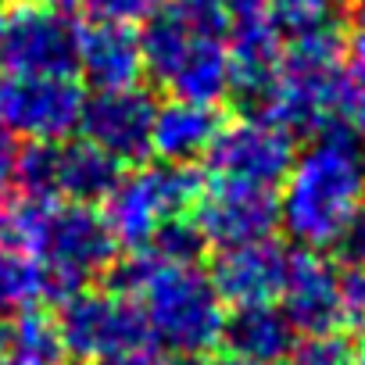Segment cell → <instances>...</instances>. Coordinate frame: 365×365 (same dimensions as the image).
<instances>
[{"mask_svg":"<svg viewBox=\"0 0 365 365\" xmlns=\"http://www.w3.org/2000/svg\"><path fill=\"white\" fill-rule=\"evenodd\" d=\"M361 205L365 150L347 122H333L294 158L279 194V222L301 247L326 251L361 215Z\"/></svg>","mask_w":365,"mask_h":365,"instance_id":"6da1fadb","label":"cell"},{"mask_svg":"<svg viewBox=\"0 0 365 365\" xmlns=\"http://www.w3.org/2000/svg\"><path fill=\"white\" fill-rule=\"evenodd\" d=\"M111 290L133 297L147 319L150 340L175 358H205L222 340V297L197 262H168L150 247L108 269Z\"/></svg>","mask_w":365,"mask_h":365,"instance_id":"7a4b0ae2","label":"cell"},{"mask_svg":"<svg viewBox=\"0 0 365 365\" xmlns=\"http://www.w3.org/2000/svg\"><path fill=\"white\" fill-rule=\"evenodd\" d=\"M351 83L354 76L347 68V40L336 26L287 40L276 90L258 118L287 129L290 136L322 133L333 122H344Z\"/></svg>","mask_w":365,"mask_h":365,"instance_id":"3957f363","label":"cell"},{"mask_svg":"<svg viewBox=\"0 0 365 365\" xmlns=\"http://www.w3.org/2000/svg\"><path fill=\"white\" fill-rule=\"evenodd\" d=\"M115 237L93 205L72 201H33L22 251L40 265L43 297L58 304L86 290L97 276L115 265Z\"/></svg>","mask_w":365,"mask_h":365,"instance_id":"277c9868","label":"cell"},{"mask_svg":"<svg viewBox=\"0 0 365 365\" xmlns=\"http://www.w3.org/2000/svg\"><path fill=\"white\" fill-rule=\"evenodd\" d=\"M208 179L194 165H154L140 168L133 175H122L115 190L101 201L104 222L115 237V244H125L133 251L147 247L154 233L168 219L194 215Z\"/></svg>","mask_w":365,"mask_h":365,"instance_id":"5b68a950","label":"cell"},{"mask_svg":"<svg viewBox=\"0 0 365 365\" xmlns=\"http://www.w3.org/2000/svg\"><path fill=\"white\" fill-rule=\"evenodd\" d=\"M54 322L65 354L79 361H101L154 344L140 304L111 287H86L65 297Z\"/></svg>","mask_w":365,"mask_h":365,"instance_id":"8992f818","label":"cell"},{"mask_svg":"<svg viewBox=\"0 0 365 365\" xmlns=\"http://www.w3.org/2000/svg\"><path fill=\"white\" fill-rule=\"evenodd\" d=\"M86 97L72 76L0 79V125L29 143H61L83 122Z\"/></svg>","mask_w":365,"mask_h":365,"instance_id":"52a82bcc","label":"cell"},{"mask_svg":"<svg viewBox=\"0 0 365 365\" xmlns=\"http://www.w3.org/2000/svg\"><path fill=\"white\" fill-rule=\"evenodd\" d=\"M208 158V172L219 182H244V187L276 190L294 165V136L265 118H237L226 122L215 136Z\"/></svg>","mask_w":365,"mask_h":365,"instance_id":"ba28073f","label":"cell"},{"mask_svg":"<svg viewBox=\"0 0 365 365\" xmlns=\"http://www.w3.org/2000/svg\"><path fill=\"white\" fill-rule=\"evenodd\" d=\"M79 29L68 11L22 0L4 11V65L11 76H76Z\"/></svg>","mask_w":365,"mask_h":365,"instance_id":"9c48e42d","label":"cell"},{"mask_svg":"<svg viewBox=\"0 0 365 365\" xmlns=\"http://www.w3.org/2000/svg\"><path fill=\"white\" fill-rule=\"evenodd\" d=\"M194 222L205 244H219V247L269 240L272 230L279 226V197L276 190L265 187L212 179L194 208Z\"/></svg>","mask_w":365,"mask_h":365,"instance_id":"30bf717a","label":"cell"},{"mask_svg":"<svg viewBox=\"0 0 365 365\" xmlns=\"http://www.w3.org/2000/svg\"><path fill=\"white\" fill-rule=\"evenodd\" d=\"M154 97L140 86L104 90L83 108V140L111 154L118 165H140L150 158V129H154Z\"/></svg>","mask_w":365,"mask_h":365,"instance_id":"8fae6325","label":"cell"},{"mask_svg":"<svg viewBox=\"0 0 365 365\" xmlns=\"http://www.w3.org/2000/svg\"><path fill=\"white\" fill-rule=\"evenodd\" d=\"M283 312L290 326L304 336L336 333L340 326V269L312 247H301L287 262L283 279Z\"/></svg>","mask_w":365,"mask_h":365,"instance_id":"7c38bea8","label":"cell"},{"mask_svg":"<svg viewBox=\"0 0 365 365\" xmlns=\"http://www.w3.org/2000/svg\"><path fill=\"white\" fill-rule=\"evenodd\" d=\"M287 262L290 251L283 244L255 240V244H237V247H219L212 262V287L222 297V304L244 308V304H269L279 297L283 279H287Z\"/></svg>","mask_w":365,"mask_h":365,"instance_id":"4fadbf2b","label":"cell"},{"mask_svg":"<svg viewBox=\"0 0 365 365\" xmlns=\"http://www.w3.org/2000/svg\"><path fill=\"white\" fill-rule=\"evenodd\" d=\"M76 72L97 93L140 86V76H143L140 33L133 26H115V22H93V26L79 29Z\"/></svg>","mask_w":365,"mask_h":365,"instance_id":"5bb4252c","label":"cell"},{"mask_svg":"<svg viewBox=\"0 0 365 365\" xmlns=\"http://www.w3.org/2000/svg\"><path fill=\"white\" fill-rule=\"evenodd\" d=\"M118 179H122V165L101 147H93L90 140L51 143V172H47L51 201L97 205L115 190Z\"/></svg>","mask_w":365,"mask_h":365,"instance_id":"9a60e30c","label":"cell"},{"mask_svg":"<svg viewBox=\"0 0 365 365\" xmlns=\"http://www.w3.org/2000/svg\"><path fill=\"white\" fill-rule=\"evenodd\" d=\"M222 115L212 104H194V101H168L165 108L154 111V129H150V154H158L168 165H194L205 158L222 133Z\"/></svg>","mask_w":365,"mask_h":365,"instance_id":"2e32d148","label":"cell"},{"mask_svg":"<svg viewBox=\"0 0 365 365\" xmlns=\"http://www.w3.org/2000/svg\"><path fill=\"white\" fill-rule=\"evenodd\" d=\"M219 347L226 354H240L255 361H283L297 347V329L290 326L287 312L276 301L244 304L233 308V315H226Z\"/></svg>","mask_w":365,"mask_h":365,"instance_id":"e0dca14e","label":"cell"},{"mask_svg":"<svg viewBox=\"0 0 365 365\" xmlns=\"http://www.w3.org/2000/svg\"><path fill=\"white\" fill-rule=\"evenodd\" d=\"M161 86H168V93L175 101H194V104H212V108L222 97H230V47H226V36L197 33Z\"/></svg>","mask_w":365,"mask_h":365,"instance_id":"ac0fdd59","label":"cell"},{"mask_svg":"<svg viewBox=\"0 0 365 365\" xmlns=\"http://www.w3.org/2000/svg\"><path fill=\"white\" fill-rule=\"evenodd\" d=\"M43 297L40 265L11 247H0V319L19 315Z\"/></svg>","mask_w":365,"mask_h":365,"instance_id":"d6986e66","label":"cell"},{"mask_svg":"<svg viewBox=\"0 0 365 365\" xmlns=\"http://www.w3.org/2000/svg\"><path fill=\"white\" fill-rule=\"evenodd\" d=\"M269 22L283 43L297 40V36H312L319 29L336 26L333 22V0H272Z\"/></svg>","mask_w":365,"mask_h":365,"instance_id":"ffe728a7","label":"cell"},{"mask_svg":"<svg viewBox=\"0 0 365 365\" xmlns=\"http://www.w3.org/2000/svg\"><path fill=\"white\" fill-rule=\"evenodd\" d=\"M351 344L344 333H322L308 336L290 351V365H351Z\"/></svg>","mask_w":365,"mask_h":365,"instance_id":"44dd1931","label":"cell"},{"mask_svg":"<svg viewBox=\"0 0 365 365\" xmlns=\"http://www.w3.org/2000/svg\"><path fill=\"white\" fill-rule=\"evenodd\" d=\"M93 22H115V26H136L158 15L161 0H83Z\"/></svg>","mask_w":365,"mask_h":365,"instance_id":"7402d4cb","label":"cell"},{"mask_svg":"<svg viewBox=\"0 0 365 365\" xmlns=\"http://www.w3.org/2000/svg\"><path fill=\"white\" fill-rule=\"evenodd\" d=\"M340 326L365 329V269L340 272Z\"/></svg>","mask_w":365,"mask_h":365,"instance_id":"603a6c76","label":"cell"},{"mask_svg":"<svg viewBox=\"0 0 365 365\" xmlns=\"http://www.w3.org/2000/svg\"><path fill=\"white\" fill-rule=\"evenodd\" d=\"M333 251L344 262V269H365V215H358L340 233V240L333 244Z\"/></svg>","mask_w":365,"mask_h":365,"instance_id":"cb8c5ba5","label":"cell"},{"mask_svg":"<svg viewBox=\"0 0 365 365\" xmlns=\"http://www.w3.org/2000/svg\"><path fill=\"white\" fill-rule=\"evenodd\" d=\"M354 76V72H351ZM344 122L354 129V136H358V143H361V150H365V79L361 76H354V83H351V97H347V108H344Z\"/></svg>","mask_w":365,"mask_h":365,"instance_id":"d4e9b609","label":"cell"},{"mask_svg":"<svg viewBox=\"0 0 365 365\" xmlns=\"http://www.w3.org/2000/svg\"><path fill=\"white\" fill-rule=\"evenodd\" d=\"M19 143H15V133H8L0 125V197H8L11 182H15V165H19Z\"/></svg>","mask_w":365,"mask_h":365,"instance_id":"484cf974","label":"cell"},{"mask_svg":"<svg viewBox=\"0 0 365 365\" xmlns=\"http://www.w3.org/2000/svg\"><path fill=\"white\" fill-rule=\"evenodd\" d=\"M351 58H354V76L365 79V0L351 4Z\"/></svg>","mask_w":365,"mask_h":365,"instance_id":"4316f807","label":"cell"},{"mask_svg":"<svg viewBox=\"0 0 365 365\" xmlns=\"http://www.w3.org/2000/svg\"><path fill=\"white\" fill-rule=\"evenodd\" d=\"M93 365H175L172 358L158 354L154 347H136V351H122V354H111V358H101Z\"/></svg>","mask_w":365,"mask_h":365,"instance_id":"83f0119b","label":"cell"},{"mask_svg":"<svg viewBox=\"0 0 365 365\" xmlns=\"http://www.w3.org/2000/svg\"><path fill=\"white\" fill-rule=\"evenodd\" d=\"M222 8L230 15V26L233 22H251V19H265L272 0H222Z\"/></svg>","mask_w":365,"mask_h":365,"instance_id":"f1b7e54d","label":"cell"},{"mask_svg":"<svg viewBox=\"0 0 365 365\" xmlns=\"http://www.w3.org/2000/svg\"><path fill=\"white\" fill-rule=\"evenodd\" d=\"M208 365H279V361H255V358H240V354H219V358H212Z\"/></svg>","mask_w":365,"mask_h":365,"instance_id":"f546056e","label":"cell"},{"mask_svg":"<svg viewBox=\"0 0 365 365\" xmlns=\"http://www.w3.org/2000/svg\"><path fill=\"white\" fill-rule=\"evenodd\" d=\"M29 4H40V8H58V11H68L72 4H79V0H29Z\"/></svg>","mask_w":365,"mask_h":365,"instance_id":"4dcf8cb0","label":"cell"},{"mask_svg":"<svg viewBox=\"0 0 365 365\" xmlns=\"http://www.w3.org/2000/svg\"><path fill=\"white\" fill-rule=\"evenodd\" d=\"M351 365H365V340L351 351Z\"/></svg>","mask_w":365,"mask_h":365,"instance_id":"1f68e13d","label":"cell"},{"mask_svg":"<svg viewBox=\"0 0 365 365\" xmlns=\"http://www.w3.org/2000/svg\"><path fill=\"white\" fill-rule=\"evenodd\" d=\"M0 65H4V11H0Z\"/></svg>","mask_w":365,"mask_h":365,"instance_id":"d6a6232c","label":"cell"}]
</instances>
